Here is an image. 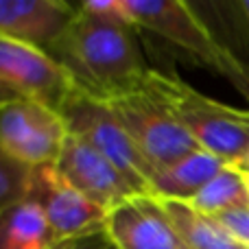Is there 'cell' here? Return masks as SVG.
Instances as JSON below:
<instances>
[{
  "mask_svg": "<svg viewBox=\"0 0 249 249\" xmlns=\"http://www.w3.org/2000/svg\"><path fill=\"white\" fill-rule=\"evenodd\" d=\"M48 55L66 70L79 92L99 101H116L144 88L151 68L138 46L123 0H86Z\"/></svg>",
  "mask_w": 249,
  "mask_h": 249,
  "instance_id": "1",
  "label": "cell"
},
{
  "mask_svg": "<svg viewBox=\"0 0 249 249\" xmlns=\"http://www.w3.org/2000/svg\"><path fill=\"white\" fill-rule=\"evenodd\" d=\"M123 11L138 37L153 44L155 51L216 72L249 101V68L225 46L193 2L123 0Z\"/></svg>",
  "mask_w": 249,
  "mask_h": 249,
  "instance_id": "2",
  "label": "cell"
},
{
  "mask_svg": "<svg viewBox=\"0 0 249 249\" xmlns=\"http://www.w3.org/2000/svg\"><path fill=\"white\" fill-rule=\"evenodd\" d=\"M146 86L171 107L199 149L241 164L249 155V112L234 109L201 94L177 74L151 68Z\"/></svg>",
  "mask_w": 249,
  "mask_h": 249,
  "instance_id": "3",
  "label": "cell"
},
{
  "mask_svg": "<svg viewBox=\"0 0 249 249\" xmlns=\"http://www.w3.org/2000/svg\"><path fill=\"white\" fill-rule=\"evenodd\" d=\"M107 105L116 114L146 164L153 168V175L199 149V144L181 127L171 107L146 83L144 88L109 101Z\"/></svg>",
  "mask_w": 249,
  "mask_h": 249,
  "instance_id": "4",
  "label": "cell"
},
{
  "mask_svg": "<svg viewBox=\"0 0 249 249\" xmlns=\"http://www.w3.org/2000/svg\"><path fill=\"white\" fill-rule=\"evenodd\" d=\"M61 116L66 121L68 133L81 138L103 158H107L127 177L138 195H153L151 190L153 168L140 155L129 133L124 131L121 121L105 101L92 99L74 90L61 109Z\"/></svg>",
  "mask_w": 249,
  "mask_h": 249,
  "instance_id": "5",
  "label": "cell"
},
{
  "mask_svg": "<svg viewBox=\"0 0 249 249\" xmlns=\"http://www.w3.org/2000/svg\"><path fill=\"white\" fill-rule=\"evenodd\" d=\"M66 138L64 116L37 101L18 96L0 105V153L31 171L55 166Z\"/></svg>",
  "mask_w": 249,
  "mask_h": 249,
  "instance_id": "6",
  "label": "cell"
},
{
  "mask_svg": "<svg viewBox=\"0 0 249 249\" xmlns=\"http://www.w3.org/2000/svg\"><path fill=\"white\" fill-rule=\"evenodd\" d=\"M0 83L16 96L31 99L61 114L77 90L66 70L42 48L0 35Z\"/></svg>",
  "mask_w": 249,
  "mask_h": 249,
  "instance_id": "7",
  "label": "cell"
},
{
  "mask_svg": "<svg viewBox=\"0 0 249 249\" xmlns=\"http://www.w3.org/2000/svg\"><path fill=\"white\" fill-rule=\"evenodd\" d=\"M26 195L42 206L57 247L105 228L107 212L79 193L55 166L35 168Z\"/></svg>",
  "mask_w": 249,
  "mask_h": 249,
  "instance_id": "8",
  "label": "cell"
},
{
  "mask_svg": "<svg viewBox=\"0 0 249 249\" xmlns=\"http://www.w3.org/2000/svg\"><path fill=\"white\" fill-rule=\"evenodd\" d=\"M55 168L90 201L101 206L105 212L121 206L123 201L136 197L133 186L107 158L92 149L81 138L68 133L64 151Z\"/></svg>",
  "mask_w": 249,
  "mask_h": 249,
  "instance_id": "9",
  "label": "cell"
},
{
  "mask_svg": "<svg viewBox=\"0 0 249 249\" xmlns=\"http://www.w3.org/2000/svg\"><path fill=\"white\" fill-rule=\"evenodd\" d=\"M105 232L118 249H186L162 201L153 195H136L112 208Z\"/></svg>",
  "mask_w": 249,
  "mask_h": 249,
  "instance_id": "10",
  "label": "cell"
},
{
  "mask_svg": "<svg viewBox=\"0 0 249 249\" xmlns=\"http://www.w3.org/2000/svg\"><path fill=\"white\" fill-rule=\"evenodd\" d=\"M77 16L66 0H0V35L48 51Z\"/></svg>",
  "mask_w": 249,
  "mask_h": 249,
  "instance_id": "11",
  "label": "cell"
},
{
  "mask_svg": "<svg viewBox=\"0 0 249 249\" xmlns=\"http://www.w3.org/2000/svg\"><path fill=\"white\" fill-rule=\"evenodd\" d=\"M225 166H228L225 160L197 149L186 158L177 160L175 164L155 173L151 179L153 197L164 199V201H190Z\"/></svg>",
  "mask_w": 249,
  "mask_h": 249,
  "instance_id": "12",
  "label": "cell"
},
{
  "mask_svg": "<svg viewBox=\"0 0 249 249\" xmlns=\"http://www.w3.org/2000/svg\"><path fill=\"white\" fill-rule=\"evenodd\" d=\"M57 241L42 206L29 195L0 210V249H55Z\"/></svg>",
  "mask_w": 249,
  "mask_h": 249,
  "instance_id": "13",
  "label": "cell"
},
{
  "mask_svg": "<svg viewBox=\"0 0 249 249\" xmlns=\"http://www.w3.org/2000/svg\"><path fill=\"white\" fill-rule=\"evenodd\" d=\"M160 201L186 249H232L236 245L212 216L199 212L188 201Z\"/></svg>",
  "mask_w": 249,
  "mask_h": 249,
  "instance_id": "14",
  "label": "cell"
},
{
  "mask_svg": "<svg viewBox=\"0 0 249 249\" xmlns=\"http://www.w3.org/2000/svg\"><path fill=\"white\" fill-rule=\"evenodd\" d=\"M188 203L208 216L223 214L236 208H249V184L245 173L236 164H228Z\"/></svg>",
  "mask_w": 249,
  "mask_h": 249,
  "instance_id": "15",
  "label": "cell"
},
{
  "mask_svg": "<svg viewBox=\"0 0 249 249\" xmlns=\"http://www.w3.org/2000/svg\"><path fill=\"white\" fill-rule=\"evenodd\" d=\"M33 171L0 153V210L26 197Z\"/></svg>",
  "mask_w": 249,
  "mask_h": 249,
  "instance_id": "16",
  "label": "cell"
},
{
  "mask_svg": "<svg viewBox=\"0 0 249 249\" xmlns=\"http://www.w3.org/2000/svg\"><path fill=\"white\" fill-rule=\"evenodd\" d=\"M212 219L221 225V230H223L236 245H243L249 249V208H236V210L216 214V216H212Z\"/></svg>",
  "mask_w": 249,
  "mask_h": 249,
  "instance_id": "17",
  "label": "cell"
},
{
  "mask_svg": "<svg viewBox=\"0 0 249 249\" xmlns=\"http://www.w3.org/2000/svg\"><path fill=\"white\" fill-rule=\"evenodd\" d=\"M55 249H118V245L112 241V236L103 228V230H96V232L88 234V236L77 238V241L64 243V245H59Z\"/></svg>",
  "mask_w": 249,
  "mask_h": 249,
  "instance_id": "18",
  "label": "cell"
},
{
  "mask_svg": "<svg viewBox=\"0 0 249 249\" xmlns=\"http://www.w3.org/2000/svg\"><path fill=\"white\" fill-rule=\"evenodd\" d=\"M232 9H234V16H236L243 35L249 39V0H238V2H232Z\"/></svg>",
  "mask_w": 249,
  "mask_h": 249,
  "instance_id": "19",
  "label": "cell"
},
{
  "mask_svg": "<svg viewBox=\"0 0 249 249\" xmlns=\"http://www.w3.org/2000/svg\"><path fill=\"white\" fill-rule=\"evenodd\" d=\"M11 99H18V96L13 94V92L9 90V88H4L2 83H0V105L7 103V101H11Z\"/></svg>",
  "mask_w": 249,
  "mask_h": 249,
  "instance_id": "20",
  "label": "cell"
},
{
  "mask_svg": "<svg viewBox=\"0 0 249 249\" xmlns=\"http://www.w3.org/2000/svg\"><path fill=\"white\" fill-rule=\"evenodd\" d=\"M236 166H238V168H241V171H243V173H245V175L249 177V155H247V158H245V160H243V162H241V164H236Z\"/></svg>",
  "mask_w": 249,
  "mask_h": 249,
  "instance_id": "21",
  "label": "cell"
},
{
  "mask_svg": "<svg viewBox=\"0 0 249 249\" xmlns=\"http://www.w3.org/2000/svg\"><path fill=\"white\" fill-rule=\"evenodd\" d=\"M232 249H247V247H243V245H234Z\"/></svg>",
  "mask_w": 249,
  "mask_h": 249,
  "instance_id": "22",
  "label": "cell"
},
{
  "mask_svg": "<svg viewBox=\"0 0 249 249\" xmlns=\"http://www.w3.org/2000/svg\"><path fill=\"white\" fill-rule=\"evenodd\" d=\"M245 177H247V175H245ZM247 184H249V177H247Z\"/></svg>",
  "mask_w": 249,
  "mask_h": 249,
  "instance_id": "23",
  "label": "cell"
}]
</instances>
